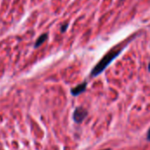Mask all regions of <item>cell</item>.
Instances as JSON below:
<instances>
[{
  "mask_svg": "<svg viewBox=\"0 0 150 150\" xmlns=\"http://www.w3.org/2000/svg\"><path fill=\"white\" fill-rule=\"evenodd\" d=\"M123 48H120V49H112L111 50L109 53H107L98 62V64L92 69L91 72V76H98V75H100L112 62L113 60H115L122 52Z\"/></svg>",
  "mask_w": 150,
  "mask_h": 150,
  "instance_id": "6da1fadb",
  "label": "cell"
},
{
  "mask_svg": "<svg viewBox=\"0 0 150 150\" xmlns=\"http://www.w3.org/2000/svg\"><path fill=\"white\" fill-rule=\"evenodd\" d=\"M88 112L83 107H78L75 110L73 114V119L76 123H81L87 116Z\"/></svg>",
  "mask_w": 150,
  "mask_h": 150,
  "instance_id": "7a4b0ae2",
  "label": "cell"
},
{
  "mask_svg": "<svg viewBox=\"0 0 150 150\" xmlns=\"http://www.w3.org/2000/svg\"><path fill=\"white\" fill-rule=\"evenodd\" d=\"M86 87H87V83L84 82V83H83L77 85V86L75 87L74 89H72V90H71V93H72V95H74V96H77V95L81 94L82 92L85 91Z\"/></svg>",
  "mask_w": 150,
  "mask_h": 150,
  "instance_id": "3957f363",
  "label": "cell"
},
{
  "mask_svg": "<svg viewBox=\"0 0 150 150\" xmlns=\"http://www.w3.org/2000/svg\"><path fill=\"white\" fill-rule=\"evenodd\" d=\"M47 38H48V33H43V34H41V35L36 40L35 44H34V47L37 48V47H39L40 46H41V45L47 40Z\"/></svg>",
  "mask_w": 150,
  "mask_h": 150,
  "instance_id": "277c9868",
  "label": "cell"
},
{
  "mask_svg": "<svg viewBox=\"0 0 150 150\" xmlns=\"http://www.w3.org/2000/svg\"><path fill=\"white\" fill-rule=\"evenodd\" d=\"M68 27H69V23H68V22L62 24V26H61V33H65V32L67 31Z\"/></svg>",
  "mask_w": 150,
  "mask_h": 150,
  "instance_id": "5b68a950",
  "label": "cell"
},
{
  "mask_svg": "<svg viewBox=\"0 0 150 150\" xmlns=\"http://www.w3.org/2000/svg\"><path fill=\"white\" fill-rule=\"evenodd\" d=\"M148 141H150V128L149 130V132H148Z\"/></svg>",
  "mask_w": 150,
  "mask_h": 150,
  "instance_id": "8992f818",
  "label": "cell"
},
{
  "mask_svg": "<svg viewBox=\"0 0 150 150\" xmlns=\"http://www.w3.org/2000/svg\"><path fill=\"white\" fill-rule=\"evenodd\" d=\"M149 72H150V62H149Z\"/></svg>",
  "mask_w": 150,
  "mask_h": 150,
  "instance_id": "52a82bcc",
  "label": "cell"
},
{
  "mask_svg": "<svg viewBox=\"0 0 150 150\" xmlns=\"http://www.w3.org/2000/svg\"><path fill=\"white\" fill-rule=\"evenodd\" d=\"M104 150H111V149H104Z\"/></svg>",
  "mask_w": 150,
  "mask_h": 150,
  "instance_id": "ba28073f",
  "label": "cell"
},
{
  "mask_svg": "<svg viewBox=\"0 0 150 150\" xmlns=\"http://www.w3.org/2000/svg\"><path fill=\"white\" fill-rule=\"evenodd\" d=\"M121 1H122V0H121Z\"/></svg>",
  "mask_w": 150,
  "mask_h": 150,
  "instance_id": "9c48e42d",
  "label": "cell"
}]
</instances>
